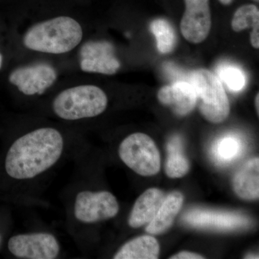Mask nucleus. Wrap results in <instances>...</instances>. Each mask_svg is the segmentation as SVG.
Instances as JSON below:
<instances>
[{
	"label": "nucleus",
	"instance_id": "nucleus-12",
	"mask_svg": "<svg viewBox=\"0 0 259 259\" xmlns=\"http://www.w3.org/2000/svg\"><path fill=\"white\" fill-rule=\"evenodd\" d=\"M164 198V193L159 189L150 188L145 191L136 201L130 213L129 226L138 228L148 224L156 216Z\"/></svg>",
	"mask_w": 259,
	"mask_h": 259
},
{
	"label": "nucleus",
	"instance_id": "nucleus-4",
	"mask_svg": "<svg viewBox=\"0 0 259 259\" xmlns=\"http://www.w3.org/2000/svg\"><path fill=\"white\" fill-rule=\"evenodd\" d=\"M190 83L197 95V105L204 118L221 123L228 118L230 103L223 83L209 70L199 69L191 74Z\"/></svg>",
	"mask_w": 259,
	"mask_h": 259
},
{
	"label": "nucleus",
	"instance_id": "nucleus-26",
	"mask_svg": "<svg viewBox=\"0 0 259 259\" xmlns=\"http://www.w3.org/2000/svg\"><path fill=\"white\" fill-rule=\"evenodd\" d=\"M2 243H3V236H2L1 233H0V247H1Z\"/></svg>",
	"mask_w": 259,
	"mask_h": 259
},
{
	"label": "nucleus",
	"instance_id": "nucleus-5",
	"mask_svg": "<svg viewBox=\"0 0 259 259\" xmlns=\"http://www.w3.org/2000/svg\"><path fill=\"white\" fill-rule=\"evenodd\" d=\"M118 154L130 168L141 175H156L161 168V156L154 141L141 133L131 134L121 142Z\"/></svg>",
	"mask_w": 259,
	"mask_h": 259
},
{
	"label": "nucleus",
	"instance_id": "nucleus-18",
	"mask_svg": "<svg viewBox=\"0 0 259 259\" xmlns=\"http://www.w3.org/2000/svg\"><path fill=\"white\" fill-rule=\"evenodd\" d=\"M181 141L174 138L167 145V158L165 171L170 178H181L185 176L190 170V163L182 152Z\"/></svg>",
	"mask_w": 259,
	"mask_h": 259
},
{
	"label": "nucleus",
	"instance_id": "nucleus-1",
	"mask_svg": "<svg viewBox=\"0 0 259 259\" xmlns=\"http://www.w3.org/2000/svg\"><path fill=\"white\" fill-rule=\"evenodd\" d=\"M65 140L60 131L39 127L18 138L5 155L4 169L14 180H30L42 175L60 160Z\"/></svg>",
	"mask_w": 259,
	"mask_h": 259
},
{
	"label": "nucleus",
	"instance_id": "nucleus-9",
	"mask_svg": "<svg viewBox=\"0 0 259 259\" xmlns=\"http://www.w3.org/2000/svg\"><path fill=\"white\" fill-rule=\"evenodd\" d=\"M79 66L84 72L113 75L120 69V62L110 42L90 41L80 49Z\"/></svg>",
	"mask_w": 259,
	"mask_h": 259
},
{
	"label": "nucleus",
	"instance_id": "nucleus-6",
	"mask_svg": "<svg viewBox=\"0 0 259 259\" xmlns=\"http://www.w3.org/2000/svg\"><path fill=\"white\" fill-rule=\"evenodd\" d=\"M117 198L107 191L83 190L76 196L74 214L76 221L93 224L115 218L119 212Z\"/></svg>",
	"mask_w": 259,
	"mask_h": 259
},
{
	"label": "nucleus",
	"instance_id": "nucleus-13",
	"mask_svg": "<svg viewBox=\"0 0 259 259\" xmlns=\"http://www.w3.org/2000/svg\"><path fill=\"white\" fill-rule=\"evenodd\" d=\"M186 221L192 226L217 228V229L233 230L245 227L248 224L243 215L234 213L212 212L208 211H192L185 215Z\"/></svg>",
	"mask_w": 259,
	"mask_h": 259
},
{
	"label": "nucleus",
	"instance_id": "nucleus-27",
	"mask_svg": "<svg viewBox=\"0 0 259 259\" xmlns=\"http://www.w3.org/2000/svg\"><path fill=\"white\" fill-rule=\"evenodd\" d=\"M254 1H255V2H258V1H259V0H254Z\"/></svg>",
	"mask_w": 259,
	"mask_h": 259
},
{
	"label": "nucleus",
	"instance_id": "nucleus-25",
	"mask_svg": "<svg viewBox=\"0 0 259 259\" xmlns=\"http://www.w3.org/2000/svg\"><path fill=\"white\" fill-rule=\"evenodd\" d=\"M3 54H2L1 51H0V69L3 67Z\"/></svg>",
	"mask_w": 259,
	"mask_h": 259
},
{
	"label": "nucleus",
	"instance_id": "nucleus-10",
	"mask_svg": "<svg viewBox=\"0 0 259 259\" xmlns=\"http://www.w3.org/2000/svg\"><path fill=\"white\" fill-rule=\"evenodd\" d=\"M209 0H185V11L181 20L182 35L192 44H200L208 36L212 26Z\"/></svg>",
	"mask_w": 259,
	"mask_h": 259
},
{
	"label": "nucleus",
	"instance_id": "nucleus-24",
	"mask_svg": "<svg viewBox=\"0 0 259 259\" xmlns=\"http://www.w3.org/2000/svg\"><path fill=\"white\" fill-rule=\"evenodd\" d=\"M219 1L221 4L224 5H229L231 4L232 2H233V0H219Z\"/></svg>",
	"mask_w": 259,
	"mask_h": 259
},
{
	"label": "nucleus",
	"instance_id": "nucleus-15",
	"mask_svg": "<svg viewBox=\"0 0 259 259\" xmlns=\"http://www.w3.org/2000/svg\"><path fill=\"white\" fill-rule=\"evenodd\" d=\"M184 202L183 194L173 192L165 197L154 218L148 223L146 231L151 235H159L171 228L180 212Z\"/></svg>",
	"mask_w": 259,
	"mask_h": 259
},
{
	"label": "nucleus",
	"instance_id": "nucleus-20",
	"mask_svg": "<svg viewBox=\"0 0 259 259\" xmlns=\"http://www.w3.org/2000/svg\"><path fill=\"white\" fill-rule=\"evenodd\" d=\"M220 80L231 91L239 92L245 88L246 79L244 72L233 65H223L218 69Z\"/></svg>",
	"mask_w": 259,
	"mask_h": 259
},
{
	"label": "nucleus",
	"instance_id": "nucleus-7",
	"mask_svg": "<svg viewBox=\"0 0 259 259\" xmlns=\"http://www.w3.org/2000/svg\"><path fill=\"white\" fill-rule=\"evenodd\" d=\"M8 248L12 255L23 259H54L60 253L57 238L44 232L15 235L8 241Z\"/></svg>",
	"mask_w": 259,
	"mask_h": 259
},
{
	"label": "nucleus",
	"instance_id": "nucleus-17",
	"mask_svg": "<svg viewBox=\"0 0 259 259\" xmlns=\"http://www.w3.org/2000/svg\"><path fill=\"white\" fill-rule=\"evenodd\" d=\"M231 26L235 32L252 28L250 40L255 49L259 48V10L254 5H245L235 12Z\"/></svg>",
	"mask_w": 259,
	"mask_h": 259
},
{
	"label": "nucleus",
	"instance_id": "nucleus-14",
	"mask_svg": "<svg viewBox=\"0 0 259 259\" xmlns=\"http://www.w3.org/2000/svg\"><path fill=\"white\" fill-rule=\"evenodd\" d=\"M233 190L240 198L255 200L259 197V159L249 160L236 172L233 180Z\"/></svg>",
	"mask_w": 259,
	"mask_h": 259
},
{
	"label": "nucleus",
	"instance_id": "nucleus-23",
	"mask_svg": "<svg viewBox=\"0 0 259 259\" xmlns=\"http://www.w3.org/2000/svg\"><path fill=\"white\" fill-rule=\"evenodd\" d=\"M258 102H259V95H258V94H257V95H256V96H255V109H256L257 114H258V112H259Z\"/></svg>",
	"mask_w": 259,
	"mask_h": 259
},
{
	"label": "nucleus",
	"instance_id": "nucleus-2",
	"mask_svg": "<svg viewBox=\"0 0 259 259\" xmlns=\"http://www.w3.org/2000/svg\"><path fill=\"white\" fill-rule=\"evenodd\" d=\"M81 24L74 18L59 16L32 25L24 35L29 50L49 54H64L74 50L83 39Z\"/></svg>",
	"mask_w": 259,
	"mask_h": 259
},
{
	"label": "nucleus",
	"instance_id": "nucleus-19",
	"mask_svg": "<svg viewBox=\"0 0 259 259\" xmlns=\"http://www.w3.org/2000/svg\"><path fill=\"white\" fill-rule=\"evenodd\" d=\"M151 31L156 37L158 50L163 54H170L177 46L176 32L166 19L158 18L150 25Z\"/></svg>",
	"mask_w": 259,
	"mask_h": 259
},
{
	"label": "nucleus",
	"instance_id": "nucleus-16",
	"mask_svg": "<svg viewBox=\"0 0 259 259\" xmlns=\"http://www.w3.org/2000/svg\"><path fill=\"white\" fill-rule=\"evenodd\" d=\"M160 247L154 237L142 236L125 243L114 255L115 259H157Z\"/></svg>",
	"mask_w": 259,
	"mask_h": 259
},
{
	"label": "nucleus",
	"instance_id": "nucleus-21",
	"mask_svg": "<svg viewBox=\"0 0 259 259\" xmlns=\"http://www.w3.org/2000/svg\"><path fill=\"white\" fill-rule=\"evenodd\" d=\"M240 147L239 141L233 138L227 137L220 141L216 148V153L220 159L228 161L238 154Z\"/></svg>",
	"mask_w": 259,
	"mask_h": 259
},
{
	"label": "nucleus",
	"instance_id": "nucleus-8",
	"mask_svg": "<svg viewBox=\"0 0 259 259\" xmlns=\"http://www.w3.org/2000/svg\"><path fill=\"white\" fill-rule=\"evenodd\" d=\"M57 71L50 64H35L20 66L10 73V83L26 96L42 95L57 79Z\"/></svg>",
	"mask_w": 259,
	"mask_h": 259
},
{
	"label": "nucleus",
	"instance_id": "nucleus-3",
	"mask_svg": "<svg viewBox=\"0 0 259 259\" xmlns=\"http://www.w3.org/2000/svg\"><path fill=\"white\" fill-rule=\"evenodd\" d=\"M108 105L106 93L99 87L81 84L63 90L54 98V114L64 120L76 121L101 115Z\"/></svg>",
	"mask_w": 259,
	"mask_h": 259
},
{
	"label": "nucleus",
	"instance_id": "nucleus-11",
	"mask_svg": "<svg viewBox=\"0 0 259 259\" xmlns=\"http://www.w3.org/2000/svg\"><path fill=\"white\" fill-rule=\"evenodd\" d=\"M158 99L163 105L171 107L177 115L190 113L197 105V95L190 82L177 81L160 89Z\"/></svg>",
	"mask_w": 259,
	"mask_h": 259
},
{
	"label": "nucleus",
	"instance_id": "nucleus-22",
	"mask_svg": "<svg viewBox=\"0 0 259 259\" xmlns=\"http://www.w3.org/2000/svg\"><path fill=\"white\" fill-rule=\"evenodd\" d=\"M202 255L189 251H182L171 257V259H203Z\"/></svg>",
	"mask_w": 259,
	"mask_h": 259
}]
</instances>
